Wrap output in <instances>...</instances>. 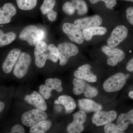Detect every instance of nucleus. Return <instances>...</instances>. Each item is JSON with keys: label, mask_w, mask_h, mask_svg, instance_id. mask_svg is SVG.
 Segmentation results:
<instances>
[{"label": "nucleus", "mask_w": 133, "mask_h": 133, "mask_svg": "<svg viewBox=\"0 0 133 133\" xmlns=\"http://www.w3.org/2000/svg\"><path fill=\"white\" fill-rule=\"evenodd\" d=\"M35 63L38 68H42L47 59L56 63L59 59L58 49L54 44L47 45L43 41L38 42L35 47Z\"/></svg>", "instance_id": "f257e3e1"}, {"label": "nucleus", "mask_w": 133, "mask_h": 133, "mask_svg": "<svg viewBox=\"0 0 133 133\" xmlns=\"http://www.w3.org/2000/svg\"><path fill=\"white\" fill-rule=\"evenodd\" d=\"M45 36L43 29L38 28L34 25H29L24 28L20 33L19 38L26 41L31 46H36L37 44L42 41Z\"/></svg>", "instance_id": "f03ea898"}, {"label": "nucleus", "mask_w": 133, "mask_h": 133, "mask_svg": "<svg viewBox=\"0 0 133 133\" xmlns=\"http://www.w3.org/2000/svg\"><path fill=\"white\" fill-rule=\"evenodd\" d=\"M47 118L48 115L44 110L37 108L24 112L21 121L24 125L31 127Z\"/></svg>", "instance_id": "7ed1b4c3"}, {"label": "nucleus", "mask_w": 133, "mask_h": 133, "mask_svg": "<svg viewBox=\"0 0 133 133\" xmlns=\"http://www.w3.org/2000/svg\"><path fill=\"white\" fill-rule=\"evenodd\" d=\"M127 78V76L123 73H116L111 76L104 82L103 85L104 90L108 92L120 90L125 84Z\"/></svg>", "instance_id": "20e7f679"}, {"label": "nucleus", "mask_w": 133, "mask_h": 133, "mask_svg": "<svg viewBox=\"0 0 133 133\" xmlns=\"http://www.w3.org/2000/svg\"><path fill=\"white\" fill-rule=\"evenodd\" d=\"M57 48L59 53V64L61 66H64L70 58L76 56L79 53L78 48L71 43H61L58 44Z\"/></svg>", "instance_id": "39448f33"}, {"label": "nucleus", "mask_w": 133, "mask_h": 133, "mask_svg": "<svg viewBox=\"0 0 133 133\" xmlns=\"http://www.w3.org/2000/svg\"><path fill=\"white\" fill-rule=\"evenodd\" d=\"M73 92L75 95H79L83 93L86 97L89 98L95 97L98 95L97 89L90 85L83 79L76 77L73 79Z\"/></svg>", "instance_id": "423d86ee"}, {"label": "nucleus", "mask_w": 133, "mask_h": 133, "mask_svg": "<svg viewBox=\"0 0 133 133\" xmlns=\"http://www.w3.org/2000/svg\"><path fill=\"white\" fill-rule=\"evenodd\" d=\"M30 55L25 52H22L15 65L14 74L18 78H21L26 75L31 64Z\"/></svg>", "instance_id": "0eeeda50"}, {"label": "nucleus", "mask_w": 133, "mask_h": 133, "mask_svg": "<svg viewBox=\"0 0 133 133\" xmlns=\"http://www.w3.org/2000/svg\"><path fill=\"white\" fill-rule=\"evenodd\" d=\"M101 50L107 56V64L110 66H115L125 58V54L124 51L118 48L105 45L102 46Z\"/></svg>", "instance_id": "6e6552de"}, {"label": "nucleus", "mask_w": 133, "mask_h": 133, "mask_svg": "<svg viewBox=\"0 0 133 133\" xmlns=\"http://www.w3.org/2000/svg\"><path fill=\"white\" fill-rule=\"evenodd\" d=\"M62 82L59 79L48 78L45 81V85H42L39 87V92L43 97L48 99L51 96V91L55 90L58 92L63 90Z\"/></svg>", "instance_id": "1a4fd4ad"}, {"label": "nucleus", "mask_w": 133, "mask_h": 133, "mask_svg": "<svg viewBox=\"0 0 133 133\" xmlns=\"http://www.w3.org/2000/svg\"><path fill=\"white\" fill-rule=\"evenodd\" d=\"M128 32V30L126 26L124 25L116 26L114 29L107 40L108 45L112 48L118 46L127 38Z\"/></svg>", "instance_id": "9d476101"}, {"label": "nucleus", "mask_w": 133, "mask_h": 133, "mask_svg": "<svg viewBox=\"0 0 133 133\" xmlns=\"http://www.w3.org/2000/svg\"><path fill=\"white\" fill-rule=\"evenodd\" d=\"M62 29L72 42L79 44L84 42V38L83 32L75 24L65 23L63 24Z\"/></svg>", "instance_id": "9b49d317"}, {"label": "nucleus", "mask_w": 133, "mask_h": 133, "mask_svg": "<svg viewBox=\"0 0 133 133\" xmlns=\"http://www.w3.org/2000/svg\"><path fill=\"white\" fill-rule=\"evenodd\" d=\"M85 112L81 111L73 115V122L67 126L66 131L69 133H79L84 129V124L86 120Z\"/></svg>", "instance_id": "f8f14e48"}, {"label": "nucleus", "mask_w": 133, "mask_h": 133, "mask_svg": "<svg viewBox=\"0 0 133 133\" xmlns=\"http://www.w3.org/2000/svg\"><path fill=\"white\" fill-rule=\"evenodd\" d=\"M117 116V113L114 111H98L94 115L92 121V123L99 127L111 123L116 119Z\"/></svg>", "instance_id": "ddd939ff"}, {"label": "nucleus", "mask_w": 133, "mask_h": 133, "mask_svg": "<svg viewBox=\"0 0 133 133\" xmlns=\"http://www.w3.org/2000/svg\"><path fill=\"white\" fill-rule=\"evenodd\" d=\"M102 19L98 15L76 19L74 23L81 30L94 26H100L102 24Z\"/></svg>", "instance_id": "4468645a"}, {"label": "nucleus", "mask_w": 133, "mask_h": 133, "mask_svg": "<svg viewBox=\"0 0 133 133\" xmlns=\"http://www.w3.org/2000/svg\"><path fill=\"white\" fill-rule=\"evenodd\" d=\"M44 98L41 94L34 91L30 95H26L24 99L27 103L37 108L46 111L47 106Z\"/></svg>", "instance_id": "2eb2a0df"}, {"label": "nucleus", "mask_w": 133, "mask_h": 133, "mask_svg": "<svg viewBox=\"0 0 133 133\" xmlns=\"http://www.w3.org/2000/svg\"><path fill=\"white\" fill-rule=\"evenodd\" d=\"M91 68L89 64L84 65L74 72V76L88 82L95 83L97 81V77L91 72Z\"/></svg>", "instance_id": "dca6fc26"}, {"label": "nucleus", "mask_w": 133, "mask_h": 133, "mask_svg": "<svg viewBox=\"0 0 133 133\" xmlns=\"http://www.w3.org/2000/svg\"><path fill=\"white\" fill-rule=\"evenodd\" d=\"M16 14V8L12 3H5L0 10V24L9 23L12 17L14 16Z\"/></svg>", "instance_id": "f3484780"}, {"label": "nucleus", "mask_w": 133, "mask_h": 133, "mask_svg": "<svg viewBox=\"0 0 133 133\" xmlns=\"http://www.w3.org/2000/svg\"><path fill=\"white\" fill-rule=\"evenodd\" d=\"M21 53V50L18 49H14L10 51L3 63L2 70L5 73L11 72Z\"/></svg>", "instance_id": "a211bd4d"}, {"label": "nucleus", "mask_w": 133, "mask_h": 133, "mask_svg": "<svg viewBox=\"0 0 133 133\" xmlns=\"http://www.w3.org/2000/svg\"><path fill=\"white\" fill-rule=\"evenodd\" d=\"M78 106L81 111L84 112H97L101 111L102 107L92 100L83 99L78 101Z\"/></svg>", "instance_id": "6ab92c4d"}, {"label": "nucleus", "mask_w": 133, "mask_h": 133, "mask_svg": "<svg viewBox=\"0 0 133 133\" xmlns=\"http://www.w3.org/2000/svg\"><path fill=\"white\" fill-rule=\"evenodd\" d=\"M130 124L133 125V109L127 113L122 114L119 115L117 119L116 125L120 130L124 131Z\"/></svg>", "instance_id": "aec40b11"}, {"label": "nucleus", "mask_w": 133, "mask_h": 133, "mask_svg": "<svg viewBox=\"0 0 133 133\" xmlns=\"http://www.w3.org/2000/svg\"><path fill=\"white\" fill-rule=\"evenodd\" d=\"M54 103L56 104L63 105L65 109V113L67 114L71 113L76 107V104L74 99L68 95L59 96Z\"/></svg>", "instance_id": "412c9836"}, {"label": "nucleus", "mask_w": 133, "mask_h": 133, "mask_svg": "<svg viewBox=\"0 0 133 133\" xmlns=\"http://www.w3.org/2000/svg\"><path fill=\"white\" fill-rule=\"evenodd\" d=\"M84 38L87 41L91 40L94 36H102L105 35L107 32V30L104 27L101 26H94L83 30Z\"/></svg>", "instance_id": "4be33fe9"}, {"label": "nucleus", "mask_w": 133, "mask_h": 133, "mask_svg": "<svg viewBox=\"0 0 133 133\" xmlns=\"http://www.w3.org/2000/svg\"><path fill=\"white\" fill-rule=\"evenodd\" d=\"M51 122L50 121H44L36 125L31 127L30 132L31 133H44L49 130L51 126Z\"/></svg>", "instance_id": "5701e85b"}, {"label": "nucleus", "mask_w": 133, "mask_h": 133, "mask_svg": "<svg viewBox=\"0 0 133 133\" xmlns=\"http://www.w3.org/2000/svg\"><path fill=\"white\" fill-rule=\"evenodd\" d=\"M16 35L14 32L10 31L4 33L1 30L0 31V46L7 45L12 43L16 38Z\"/></svg>", "instance_id": "b1692460"}, {"label": "nucleus", "mask_w": 133, "mask_h": 133, "mask_svg": "<svg viewBox=\"0 0 133 133\" xmlns=\"http://www.w3.org/2000/svg\"><path fill=\"white\" fill-rule=\"evenodd\" d=\"M78 14L79 15H83L87 14L88 6L84 0H72L71 1Z\"/></svg>", "instance_id": "393cba45"}, {"label": "nucleus", "mask_w": 133, "mask_h": 133, "mask_svg": "<svg viewBox=\"0 0 133 133\" xmlns=\"http://www.w3.org/2000/svg\"><path fill=\"white\" fill-rule=\"evenodd\" d=\"M37 0H16L17 6L20 9L29 10L35 7Z\"/></svg>", "instance_id": "a878e982"}, {"label": "nucleus", "mask_w": 133, "mask_h": 133, "mask_svg": "<svg viewBox=\"0 0 133 133\" xmlns=\"http://www.w3.org/2000/svg\"><path fill=\"white\" fill-rule=\"evenodd\" d=\"M55 5V0H44L40 9L43 14H47L48 12L52 10Z\"/></svg>", "instance_id": "bb28decb"}, {"label": "nucleus", "mask_w": 133, "mask_h": 133, "mask_svg": "<svg viewBox=\"0 0 133 133\" xmlns=\"http://www.w3.org/2000/svg\"><path fill=\"white\" fill-rule=\"evenodd\" d=\"M63 10L65 14L68 15H72L75 12V8L72 3L70 2H67L64 4L63 7Z\"/></svg>", "instance_id": "cd10ccee"}, {"label": "nucleus", "mask_w": 133, "mask_h": 133, "mask_svg": "<svg viewBox=\"0 0 133 133\" xmlns=\"http://www.w3.org/2000/svg\"><path fill=\"white\" fill-rule=\"evenodd\" d=\"M104 131L106 133H124L123 131H121L118 128L116 125L111 123L105 125Z\"/></svg>", "instance_id": "c85d7f7f"}, {"label": "nucleus", "mask_w": 133, "mask_h": 133, "mask_svg": "<svg viewBox=\"0 0 133 133\" xmlns=\"http://www.w3.org/2000/svg\"><path fill=\"white\" fill-rule=\"evenodd\" d=\"M100 1L104 2L106 7L109 9H112L116 4V0H90V2L94 4Z\"/></svg>", "instance_id": "c756f323"}, {"label": "nucleus", "mask_w": 133, "mask_h": 133, "mask_svg": "<svg viewBox=\"0 0 133 133\" xmlns=\"http://www.w3.org/2000/svg\"><path fill=\"white\" fill-rule=\"evenodd\" d=\"M126 16L130 24L133 25V7H129L126 10Z\"/></svg>", "instance_id": "7c9ffc66"}, {"label": "nucleus", "mask_w": 133, "mask_h": 133, "mask_svg": "<svg viewBox=\"0 0 133 133\" xmlns=\"http://www.w3.org/2000/svg\"><path fill=\"white\" fill-rule=\"evenodd\" d=\"M24 129L22 126L20 125H16L12 128L11 133H24Z\"/></svg>", "instance_id": "2f4dec72"}, {"label": "nucleus", "mask_w": 133, "mask_h": 133, "mask_svg": "<svg viewBox=\"0 0 133 133\" xmlns=\"http://www.w3.org/2000/svg\"><path fill=\"white\" fill-rule=\"evenodd\" d=\"M47 16L50 21L54 22L56 19L57 13L52 10L47 14Z\"/></svg>", "instance_id": "473e14b6"}, {"label": "nucleus", "mask_w": 133, "mask_h": 133, "mask_svg": "<svg viewBox=\"0 0 133 133\" xmlns=\"http://www.w3.org/2000/svg\"><path fill=\"white\" fill-rule=\"evenodd\" d=\"M126 69L128 71L133 72V58L128 62L126 65Z\"/></svg>", "instance_id": "72a5a7b5"}, {"label": "nucleus", "mask_w": 133, "mask_h": 133, "mask_svg": "<svg viewBox=\"0 0 133 133\" xmlns=\"http://www.w3.org/2000/svg\"><path fill=\"white\" fill-rule=\"evenodd\" d=\"M5 107L4 103L2 102H0V112H1L4 109Z\"/></svg>", "instance_id": "f704fd0d"}, {"label": "nucleus", "mask_w": 133, "mask_h": 133, "mask_svg": "<svg viewBox=\"0 0 133 133\" xmlns=\"http://www.w3.org/2000/svg\"><path fill=\"white\" fill-rule=\"evenodd\" d=\"M129 97L131 99H133V91L129 92L128 94Z\"/></svg>", "instance_id": "c9c22d12"}, {"label": "nucleus", "mask_w": 133, "mask_h": 133, "mask_svg": "<svg viewBox=\"0 0 133 133\" xmlns=\"http://www.w3.org/2000/svg\"><path fill=\"white\" fill-rule=\"evenodd\" d=\"M123 1H127L131 2H133V0H123Z\"/></svg>", "instance_id": "e433bc0d"}]
</instances>
